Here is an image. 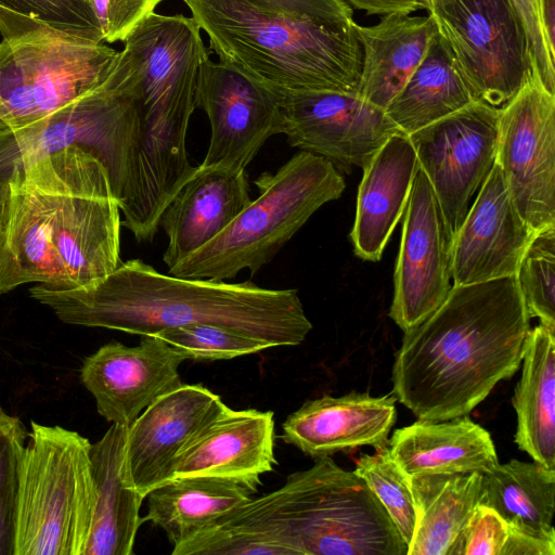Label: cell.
I'll list each match as a JSON object with an SVG mask.
<instances>
[{
  "instance_id": "1",
  "label": "cell",
  "mask_w": 555,
  "mask_h": 555,
  "mask_svg": "<svg viewBox=\"0 0 555 555\" xmlns=\"http://www.w3.org/2000/svg\"><path fill=\"white\" fill-rule=\"evenodd\" d=\"M29 294L64 323L140 336L211 324L273 348L297 346L312 330L297 289L179 278L141 259L121 261L111 274L87 285L37 284Z\"/></svg>"
},
{
  "instance_id": "2",
  "label": "cell",
  "mask_w": 555,
  "mask_h": 555,
  "mask_svg": "<svg viewBox=\"0 0 555 555\" xmlns=\"http://www.w3.org/2000/svg\"><path fill=\"white\" fill-rule=\"evenodd\" d=\"M530 320L515 275L453 285L433 314L404 332L392 395L417 418L468 415L519 369Z\"/></svg>"
},
{
  "instance_id": "3",
  "label": "cell",
  "mask_w": 555,
  "mask_h": 555,
  "mask_svg": "<svg viewBox=\"0 0 555 555\" xmlns=\"http://www.w3.org/2000/svg\"><path fill=\"white\" fill-rule=\"evenodd\" d=\"M207 59L192 17L153 13L124 40L109 68L130 88L138 108L131 179L119 206L121 225L138 242L153 241L165 207L196 168L189 162L186 132Z\"/></svg>"
},
{
  "instance_id": "4",
  "label": "cell",
  "mask_w": 555,
  "mask_h": 555,
  "mask_svg": "<svg viewBox=\"0 0 555 555\" xmlns=\"http://www.w3.org/2000/svg\"><path fill=\"white\" fill-rule=\"evenodd\" d=\"M219 62L275 92H356L362 48L354 20L328 26L255 0H182Z\"/></svg>"
},
{
  "instance_id": "5",
  "label": "cell",
  "mask_w": 555,
  "mask_h": 555,
  "mask_svg": "<svg viewBox=\"0 0 555 555\" xmlns=\"http://www.w3.org/2000/svg\"><path fill=\"white\" fill-rule=\"evenodd\" d=\"M254 532L283 555H406L408 545L366 482L331 456L218 522Z\"/></svg>"
},
{
  "instance_id": "6",
  "label": "cell",
  "mask_w": 555,
  "mask_h": 555,
  "mask_svg": "<svg viewBox=\"0 0 555 555\" xmlns=\"http://www.w3.org/2000/svg\"><path fill=\"white\" fill-rule=\"evenodd\" d=\"M256 199L215 238L168 269L186 279H234L247 269L254 276L324 204L338 199L346 183L328 159L300 151L276 172L254 182Z\"/></svg>"
},
{
  "instance_id": "7",
  "label": "cell",
  "mask_w": 555,
  "mask_h": 555,
  "mask_svg": "<svg viewBox=\"0 0 555 555\" xmlns=\"http://www.w3.org/2000/svg\"><path fill=\"white\" fill-rule=\"evenodd\" d=\"M91 442L30 422L16 498L14 555H83L95 506Z\"/></svg>"
},
{
  "instance_id": "8",
  "label": "cell",
  "mask_w": 555,
  "mask_h": 555,
  "mask_svg": "<svg viewBox=\"0 0 555 555\" xmlns=\"http://www.w3.org/2000/svg\"><path fill=\"white\" fill-rule=\"evenodd\" d=\"M138 133L132 91L107 74L92 91L49 116L16 130L0 131V183L8 182L13 169L76 145L104 165L120 206L130 184Z\"/></svg>"
},
{
  "instance_id": "9",
  "label": "cell",
  "mask_w": 555,
  "mask_h": 555,
  "mask_svg": "<svg viewBox=\"0 0 555 555\" xmlns=\"http://www.w3.org/2000/svg\"><path fill=\"white\" fill-rule=\"evenodd\" d=\"M118 51L51 28L0 42V131L29 126L92 91Z\"/></svg>"
},
{
  "instance_id": "10",
  "label": "cell",
  "mask_w": 555,
  "mask_h": 555,
  "mask_svg": "<svg viewBox=\"0 0 555 555\" xmlns=\"http://www.w3.org/2000/svg\"><path fill=\"white\" fill-rule=\"evenodd\" d=\"M47 158L55 197L52 242L69 287L102 280L121 263V212L108 172L76 145Z\"/></svg>"
},
{
  "instance_id": "11",
  "label": "cell",
  "mask_w": 555,
  "mask_h": 555,
  "mask_svg": "<svg viewBox=\"0 0 555 555\" xmlns=\"http://www.w3.org/2000/svg\"><path fill=\"white\" fill-rule=\"evenodd\" d=\"M428 15L475 99L499 109L506 105L530 65L524 26L512 0H433Z\"/></svg>"
},
{
  "instance_id": "12",
  "label": "cell",
  "mask_w": 555,
  "mask_h": 555,
  "mask_svg": "<svg viewBox=\"0 0 555 555\" xmlns=\"http://www.w3.org/2000/svg\"><path fill=\"white\" fill-rule=\"evenodd\" d=\"M495 163L529 227L555 225V94L531 61L521 88L500 108Z\"/></svg>"
},
{
  "instance_id": "13",
  "label": "cell",
  "mask_w": 555,
  "mask_h": 555,
  "mask_svg": "<svg viewBox=\"0 0 555 555\" xmlns=\"http://www.w3.org/2000/svg\"><path fill=\"white\" fill-rule=\"evenodd\" d=\"M500 109L475 101L409 135L451 240L496 159Z\"/></svg>"
},
{
  "instance_id": "14",
  "label": "cell",
  "mask_w": 555,
  "mask_h": 555,
  "mask_svg": "<svg viewBox=\"0 0 555 555\" xmlns=\"http://www.w3.org/2000/svg\"><path fill=\"white\" fill-rule=\"evenodd\" d=\"M276 93L282 134L288 144L320 155L345 171H350L353 166L363 168L390 137L402 132L384 109L356 92L298 90Z\"/></svg>"
},
{
  "instance_id": "15",
  "label": "cell",
  "mask_w": 555,
  "mask_h": 555,
  "mask_svg": "<svg viewBox=\"0 0 555 555\" xmlns=\"http://www.w3.org/2000/svg\"><path fill=\"white\" fill-rule=\"evenodd\" d=\"M403 215L389 317L405 332L433 314L453 286L452 240L436 194L420 166Z\"/></svg>"
},
{
  "instance_id": "16",
  "label": "cell",
  "mask_w": 555,
  "mask_h": 555,
  "mask_svg": "<svg viewBox=\"0 0 555 555\" xmlns=\"http://www.w3.org/2000/svg\"><path fill=\"white\" fill-rule=\"evenodd\" d=\"M280 96L232 67L207 59L196 103L207 114L210 140L199 165L245 170L267 140L282 133Z\"/></svg>"
},
{
  "instance_id": "17",
  "label": "cell",
  "mask_w": 555,
  "mask_h": 555,
  "mask_svg": "<svg viewBox=\"0 0 555 555\" xmlns=\"http://www.w3.org/2000/svg\"><path fill=\"white\" fill-rule=\"evenodd\" d=\"M0 223V293L27 284L69 287L52 242L55 197L47 156L13 169Z\"/></svg>"
},
{
  "instance_id": "18",
  "label": "cell",
  "mask_w": 555,
  "mask_h": 555,
  "mask_svg": "<svg viewBox=\"0 0 555 555\" xmlns=\"http://www.w3.org/2000/svg\"><path fill=\"white\" fill-rule=\"evenodd\" d=\"M185 358L155 334L138 346L111 341L88 356L80 380L108 423L129 427L158 397L182 385Z\"/></svg>"
},
{
  "instance_id": "19",
  "label": "cell",
  "mask_w": 555,
  "mask_h": 555,
  "mask_svg": "<svg viewBox=\"0 0 555 555\" xmlns=\"http://www.w3.org/2000/svg\"><path fill=\"white\" fill-rule=\"evenodd\" d=\"M228 405L202 385L162 395L127 428L125 463L131 487L142 496L172 478L176 459Z\"/></svg>"
},
{
  "instance_id": "20",
  "label": "cell",
  "mask_w": 555,
  "mask_h": 555,
  "mask_svg": "<svg viewBox=\"0 0 555 555\" xmlns=\"http://www.w3.org/2000/svg\"><path fill=\"white\" fill-rule=\"evenodd\" d=\"M534 234L516 209L495 163L452 240L453 285L515 275Z\"/></svg>"
},
{
  "instance_id": "21",
  "label": "cell",
  "mask_w": 555,
  "mask_h": 555,
  "mask_svg": "<svg viewBox=\"0 0 555 555\" xmlns=\"http://www.w3.org/2000/svg\"><path fill=\"white\" fill-rule=\"evenodd\" d=\"M275 464L273 412L228 406L178 455L172 478L214 477L257 492L260 476Z\"/></svg>"
},
{
  "instance_id": "22",
  "label": "cell",
  "mask_w": 555,
  "mask_h": 555,
  "mask_svg": "<svg viewBox=\"0 0 555 555\" xmlns=\"http://www.w3.org/2000/svg\"><path fill=\"white\" fill-rule=\"evenodd\" d=\"M396 398L349 392L306 401L283 423L282 438L317 460L363 446L388 443L396 423Z\"/></svg>"
},
{
  "instance_id": "23",
  "label": "cell",
  "mask_w": 555,
  "mask_h": 555,
  "mask_svg": "<svg viewBox=\"0 0 555 555\" xmlns=\"http://www.w3.org/2000/svg\"><path fill=\"white\" fill-rule=\"evenodd\" d=\"M250 201L245 170L197 166L159 219L168 269L215 238Z\"/></svg>"
},
{
  "instance_id": "24",
  "label": "cell",
  "mask_w": 555,
  "mask_h": 555,
  "mask_svg": "<svg viewBox=\"0 0 555 555\" xmlns=\"http://www.w3.org/2000/svg\"><path fill=\"white\" fill-rule=\"evenodd\" d=\"M418 169L408 134L390 137L363 167L350 238L356 256L378 261L402 217Z\"/></svg>"
},
{
  "instance_id": "25",
  "label": "cell",
  "mask_w": 555,
  "mask_h": 555,
  "mask_svg": "<svg viewBox=\"0 0 555 555\" xmlns=\"http://www.w3.org/2000/svg\"><path fill=\"white\" fill-rule=\"evenodd\" d=\"M387 446L391 457L409 477L485 474L499 464L490 434L467 415L446 421L418 418L396 429Z\"/></svg>"
},
{
  "instance_id": "26",
  "label": "cell",
  "mask_w": 555,
  "mask_h": 555,
  "mask_svg": "<svg viewBox=\"0 0 555 555\" xmlns=\"http://www.w3.org/2000/svg\"><path fill=\"white\" fill-rule=\"evenodd\" d=\"M362 48V65L356 93L386 109L425 56L438 34L430 15H384L372 26L353 23Z\"/></svg>"
},
{
  "instance_id": "27",
  "label": "cell",
  "mask_w": 555,
  "mask_h": 555,
  "mask_svg": "<svg viewBox=\"0 0 555 555\" xmlns=\"http://www.w3.org/2000/svg\"><path fill=\"white\" fill-rule=\"evenodd\" d=\"M127 428L112 424L100 440L91 443L96 495L83 555H132L138 529L144 522L140 517L144 498L131 487L126 472Z\"/></svg>"
},
{
  "instance_id": "28",
  "label": "cell",
  "mask_w": 555,
  "mask_h": 555,
  "mask_svg": "<svg viewBox=\"0 0 555 555\" xmlns=\"http://www.w3.org/2000/svg\"><path fill=\"white\" fill-rule=\"evenodd\" d=\"M521 366L512 398L514 441L534 462L555 469V328L540 323L529 330Z\"/></svg>"
},
{
  "instance_id": "29",
  "label": "cell",
  "mask_w": 555,
  "mask_h": 555,
  "mask_svg": "<svg viewBox=\"0 0 555 555\" xmlns=\"http://www.w3.org/2000/svg\"><path fill=\"white\" fill-rule=\"evenodd\" d=\"M256 493L249 487L214 477H175L151 490L147 513L172 546L208 529L248 502Z\"/></svg>"
},
{
  "instance_id": "30",
  "label": "cell",
  "mask_w": 555,
  "mask_h": 555,
  "mask_svg": "<svg viewBox=\"0 0 555 555\" xmlns=\"http://www.w3.org/2000/svg\"><path fill=\"white\" fill-rule=\"evenodd\" d=\"M475 101L450 48L437 34L385 113L403 133L410 134Z\"/></svg>"
},
{
  "instance_id": "31",
  "label": "cell",
  "mask_w": 555,
  "mask_h": 555,
  "mask_svg": "<svg viewBox=\"0 0 555 555\" xmlns=\"http://www.w3.org/2000/svg\"><path fill=\"white\" fill-rule=\"evenodd\" d=\"M409 478L416 525L406 555H448L478 504L482 474H430Z\"/></svg>"
},
{
  "instance_id": "32",
  "label": "cell",
  "mask_w": 555,
  "mask_h": 555,
  "mask_svg": "<svg viewBox=\"0 0 555 555\" xmlns=\"http://www.w3.org/2000/svg\"><path fill=\"white\" fill-rule=\"evenodd\" d=\"M478 504L495 511L508 527L555 538V469L511 460L482 474Z\"/></svg>"
},
{
  "instance_id": "33",
  "label": "cell",
  "mask_w": 555,
  "mask_h": 555,
  "mask_svg": "<svg viewBox=\"0 0 555 555\" xmlns=\"http://www.w3.org/2000/svg\"><path fill=\"white\" fill-rule=\"evenodd\" d=\"M42 28L104 42L89 0H0L2 38Z\"/></svg>"
},
{
  "instance_id": "34",
  "label": "cell",
  "mask_w": 555,
  "mask_h": 555,
  "mask_svg": "<svg viewBox=\"0 0 555 555\" xmlns=\"http://www.w3.org/2000/svg\"><path fill=\"white\" fill-rule=\"evenodd\" d=\"M354 463L353 472L376 495L409 547L416 525L409 476L391 457L387 444L376 448L374 454L360 455Z\"/></svg>"
},
{
  "instance_id": "35",
  "label": "cell",
  "mask_w": 555,
  "mask_h": 555,
  "mask_svg": "<svg viewBox=\"0 0 555 555\" xmlns=\"http://www.w3.org/2000/svg\"><path fill=\"white\" fill-rule=\"evenodd\" d=\"M515 276L529 318L555 328V225L535 232Z\"/></svg>"
},
{
  "instance_id": "36",
  "label": "cell",
  "mask_w": 555,
  "mask_h": 555,
  "mask_svg": "<svg viewBox=\"0 0 555 555\" xmlns=\"http://www.w3.org/2000/svg\"><path fill=\"white\" fill-rule=\"evenodd\" d=\"M155 335L193 361L230 360L269 349L262 341L211 324L166 328Z\"/></svg>"
},
{
  "instance_id": "37",
  "label": "cell",
  "mask_w": 555,
  "mask_h": 555,
  "mask_svg": "<svg viewBox=\"0 0 555 555\" xmlns=\"http://www.w3.org/2000/svg\"><path fill=\"white\" fill-rule=\"evenodd\" d=\"M28 437L21 418L0 405V555H14L18 469Z\"/></svg>"
},
{
  "instance_id": "38",
  "label": "cell",
  "mask_w": 555,
  "mask_h": 555,
  "mask_svg": "<svg viewBox=\"0 0 555 555\" xmlns=\"http://www.w3.org/2000/svg\"><path fill=\"white\" fill-rule=\"evenodd\" d=\"M507 534L505 520L492 508L477 504L448 555H501Z\"/></svg>"
},
{
  "instance_id": "39",
  "label": "cell",
  "mask_w": 555,
  "mask_h": 555,
  "mask_svg": "<svg viewBox=\"0 0 555 555\" xmlns=\"http://www.w3.org/2000/svg\"><path fill=\"white\" fill-rule=\"evenodd\" d=\"M164 0H89L103 40L124 41Z\"/></svg>"
},
{
  "instance_id": "40",
  "label": "cell",
  "mask_w": 555,
  "mask_h": 555,
  "mask_svg": "<svg viewBox=\"0 0 555 555\" xmlns=\"http://www.w3.org/2000/svg\"><path fill=\"white\" fill-rule=\"evenodd\" d=\"M521 20L529 61L533 62L546 89L555 94V56L546 46L541 17L540 0H512Z\"/></svg>"
},
{
  "instance_id": "41",
  "label": "cell",
  "mask_w": 555,
  "mask_h": 555,
  "mask_svg": "<svg viewBox=\"0 0 555 555\" xmlns=\"http://www.w3.org/2000/svg\"><path fill=\"white\" fill-rule=\"evenodd\" d=\"M284 15L305 18L328 26L348 25L353 9L344 0H255Z\"/></svg>"
},
{
  "instance_id": "42",
  "label": "cell",
  "mask_w": 555,
  "mask_h": 555,
  "mask_svg": "<svg viewBox=\"0 0 555 555\" xmlns=\"http://www.w3.org/2000/svg\"><path fill=\"white\" fill-rule=\"evenodd\" d=\"M501 555H555V538H547L508 527Z\"/></svg>"
},
{
  "instance_id": "43",
  "label": "cell",
  "mask_w": 555,
  "mask_h": 555,
  "mask_svg": "<svg viewBox=\"0 0 555 555\" xmlns=\"http://www.w3.org/2000/svg\"><path fill=\"white\" fill-rule=\"evenodd\" d=\"M351 8L366 15H387L391 13L412 14L420 10L428 11V0H344Z\"/></svg>"
},
{
  "instance_id": "44",
  "label": "cell",
  "mask_w": 555,
  "mask_h": 555,
  "mask_svg": "<svg viewBox=\"0 0 555 555\" xmlns=\"http://www.w3.org/2000/svg\"><path fill=\"white\" fill-rule=\"evenodd\" d=\"M540 17L547 49L555 56V0H540Z\"/></svg>"
},
{
  "instance_id": "45",
  "label": "cell",
  "mask_w": 555,
  "mask_h": 555,
  "mask_svg": "<svg viewBox=\"0 0 555 555\" xmlns=\"http://www.w3.org/2000/svg\"><path fill=\"white\" fill-rule=\"evenodd\" d=\"M8 195H9V183L8 182L0 183V223H1V220H2V217L4 214ZM0 295H2V294L0 293Z\"/></svg>"
},
{
  "instance_id": "46",
  "label": "cell",
  "mask_w": 555,
  "mask_h": 555,
  "mask_svg": "<svg viewBox=\"0 0 555 555\" xmlns=\"http://www.w3.org/2000/svg\"><path fill=\"white\" fill-rule=\"evenodd\" d=\"M433 0H428V2L430 3Z\"/></svg>"
}]
</instances>
